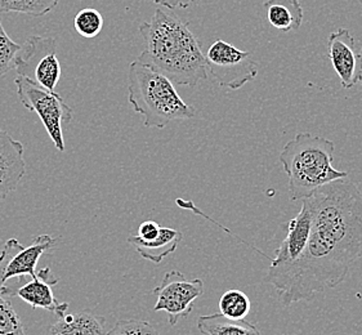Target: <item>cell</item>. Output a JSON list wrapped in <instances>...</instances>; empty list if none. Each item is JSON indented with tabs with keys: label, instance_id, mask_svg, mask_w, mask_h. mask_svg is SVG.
Segmentation results:
<instances>
[{
	"label": "cell",
	"instance_id": "cell-1",
	"mask_svg": "<svg viewBox=\"0 0 362 335\" xmlns=\"http://www.w3.org/2000/svg\"><path fill=\"white\" fill-rule=\"evenodd\" d=\"M311 203L310 236L297 261L267 271L284 306L310 302L341 284L362 257V191L346 178L326 183L307 197Z\"/></svg>",
	"mask_w": 362,
	"mask_h": 335
},
{
	"label": "cell",
	"instance_id": "cell-2",
	"mask_svg": "<svg viewBox=\"0 0 362 335\" xmlns=\"http://www.w3.org/2000/svg\"><path fill=\"white\" fill-rule=\"evenodd\" d=\"M139 33L146 49L139 61L167 76L173 84L194 88L208 78L206 59L189 22L173 11L156 8L151 21L144 22Z\"/></svg>",
	"mask_w": 362,
	"mask_h": 335
},
{
	"label": "cell",
	"instance_id": "cell-3",
	"mask_svg": "<svg viewBox=\"0 0 362 335\" xmlns=\"http://www.w3.org/2000/svg\"><path fill=\"white\" fill-rule=\"evenodd\" d=\"M334 142L311 133H298L279 155L289 178L291 200H305L326 183L347 178L333 167Z\"/></svg>",
	"mask_w": 362,
	"mask_h": 335
},
{
	"label": "cell",
	"instance_id": "cell-4",
	"mask_svg": "<svg viewBox=\"0 0 362 335\" xmlns=\"http://www.w3.org/2000/svg\"><path fill=\"white\" fill-rule=\"evenodd\" d=\"M128 102L144 117L146 128L163 129L174 120H189L196 114L167 76L139 61L129 65Z\"/></svg>",
	"mask_w": 362,
	"mask_h": 335
},
{
	"label": "cell",
	"instance_id": "cell-5",
	"mask_svg": "<svg viewBox=\"0 0 362 335\" xmlns=\"http://www.w3.org/2000/svg\"><path fill=\"white\" fill-rule=\"evenodd\" d=\"M17 95L25 109L37 114L58 151H65L64 125L70 124L74 111L57 92H49L26 78L16 76Z\"/></svg>",
	"mask_w": 362,
	"mask_h": 335
},
{
	"label": "cell",
	"instance_id": "cell-6",
	"mask_svg": "<svg viewBox=\"0 0 362 335\" xmlns=\"http://www.w3.org/2000/svg\"><path fill=\"white\" fill-rule=\"evenodd\" d=\"M18 76L26 78L39 87L56 92L61 79V64L57 56V42L52 37H31L22 44L16 57Z\"/></svg>",
	"mask_w": 362,
	"mask_h": 335
},
{
	"label": "cell",
	"instance_id": "cell-7",
	"mask_svg": "<svg viewBox=\"0 0 362 335\" xmlns=\"http://www.w3.org/2000/svg\"><path fill=\"white\" fill-rule=\"evenodd\" d=\"M208 73L222 88L238 90L253 81L258 75V64L252 53L241 51L235 45L217 40L205 54Z\"/></svg>",
	"mask_w": 362,
	"mask_h": 335
},
{
	"label": "cell",
	"instance_id": "cell-8",
	"mask_svg": "<svg viewBox=\"0 0 362 335\" xmlns=\"http://www.w3.org/2000/svg\"><path fill=\"white\" fill-rule=\"evenodd\" d=\"M153 294L158 298L153 311H165L169 324L174 327L192 312L194 302L203 295V280H187L180 271H170L153 289Z\"/></svg>",
	"mask_w": 362,
	"mask_h": 335
},
{
	"label": "cell",
	"instance_id": "cell-9",
	"mask_svg": "<svg viewBox=\"0 0 362 335\" xmlns=\"http://www.w3.org/2000/svg\"><path fill=\"white\" fill-rule=\"evenodd\" d=\"M57 244V239L49 235H39L34 237L28 248L17 239L6 241L0 252V294L12 278L37 277V266L40 257Z\"/></svg>",
	"mask_w": 362,
	"mask_h": 335
},
{
	"label": "cell",
	"instance_id": "cell-10",
	"mask_svg": "<svg viewBox=\"0 0 362 335\" xmlns=\"http://www.w3.org/2000/svg\"><path fill=\"white\" fill-rule=\"evenodd\" d=\"M59 281L53 275L51 267H44L37 272V277L23 276L17 278L13 284H6L1 297L13 298L18 297L33 308H43L62 319L69 310L67 302H58L52 286Z\"/></svg>",
	"mask_w": 362,
	"mask_h": 335
},
{
	"label": "cell",
	"instance_id": "cell-11",
	"mask_svg": "<svg viewBox=\"0 0 362 335\" xmlns=\"http://www.w3.org/2000/svg\"><path fill=\"white\" fill-rule=\"evenodd\" d=\"M327 53L335 73L344 89L355 87L362 74L361 51L356 49V42L349 30L339 29L327 39Z\"/></svg>",
	"mask_w": 362,
	"mask_h": 335
},
{
	"label": "cell",
	"instance_id": "cell-12",
	"mask_svg": "<svg viewBox=\"0 0 362 335\" xmlns=\"http://www.w3.org/2000/svg\"><path fill=\"white\" fill-rule=\"evenodd\" d=\"M312 217L313 211L311 203L308 201V199H305L302 203V209L298 213L297 217L289 221L284 226L286 230V236L281 241L279 249L276 250L275 258L269 259L271 264L268 267V271L283 270L291 263L296 262L300 257L310 236Z\"/></svg>",
	"mask_w": 362,
	"mask_h": 335
},
{
	"label": "cell",
	"instance_id": "cell-13",
	"mask_svg": "<svg viewBox=\"0 0 362 335\" xmlns=\"http://www.w3.org/2000/svg\"><path fill=\"white\" fill-rule=\"evenodd\" d=\"M25 147L0 128V200L17 189L26 175Z\"/></svg>",
	"mask_w": 362,
	"mask_h": 335
},
{
	"label": "cell",
	"instance_id": "cell-14",
	"mask_svg": "<svg viewBox=\"0 0 362 335\" xmlns=\"http://www.w3.org/2000/svg\"><path fill=\"white\" fill-rule=\"evenodd\" d=\"M183 239V235L173 228L161 227L160 233L156 239L151 241L141 240L138 236L128 237V242L136 249L138 254L146 261L159 264L168 255L174 253L180 242Z\"/></svg>",
	"mask_w": 362,
	"mask_h": 335
},
{
	"label": "cell",
	"instance_id": "cell-15",
	"mask_svg": "<svg viewBox=\"0 0 362 335\" xmlns=\"http://www.w3.org/2000/svg\"><path fill=\"white\" fill-rule=\"evenodd\" d=\"M45 335H106V319L89 311L65 315L47 329Z\"/></svg>",
	"mask_w": 362,
	"mask_h": 335
},
{
	"label": "cell",
	"instance_id": "cell-16",
	"mask_svg": "<svg viewBox=\"0 0 362 335\" xmlns=\"http://www.w3.org/2000/svg\"><path fill=\"white\" fill-rule=\"evenodd\" d=\"M263 8L272 28L283 33L300 29L303 22V8L299 0H264Z\"/></svg>",
	"mask_w": 362,
	"mask_h": 335
},
{
	"label": "cell",
	"instance_id": "cell-17",
	"mask_svg": "<svg viewBox=\"0 0 362 335\" xmlns=\"http://www.w3.org/2000/svg\"><path fill=\"white\" fill-rule=\"evenodd\" d=\"M197 329L204 335H262L259 329L245 320H232L222 314L200 316Z\"/></svg>",
	"mask_w": 362,
	"mask_h": 335
},
{
	"label": "cell",
	"instance_id": "cell-18",
	"mask_svg": "<svg viewBox=\"0 0 362 335\" xmlns=\"http://www.w3.org/2000/svg\"><path fill=\"white\" fill-rule=\"evenodd\" d=\"M61 0H0V13H23V15H48L57 7Z\"/></svg>",
	"mask_w": 362,
	"mask_h": 335
},
{
	"label": "cell",
	"instance_id": "cell-19",
	"mask_svg": "<svg viewBox=\"0 0 362 335\" xmlns=\"http://www.w3.org/2000/svg\"><path fill=\"white\" fill-rule=\"evenodd\" d=\"M250 299L247 294L238 289H231L219 299L221 314L232 320H244L250 312Z\"/></svg>",
	"mask_w": 362,
	"mask_h": 335
},
{
	"label": "cell",
	"instance_id": "cell-20",
	"mask_svg": "<svg viewBox=\"0 0 362 335\" xmlns=\"http://www.w3.org/2000/svg\"><path fill=\"white\" fill-rule=\"evenodd\" d=\"M74 28L83 37H95L103 29V17L95 8H84L74 20Z\"/></svg>",
	"mask_w": 362,
	"mask_h": 335
},
{
	"label": "cell",
	"instance_id": "cell-21",
	"mask_svg": "<svg viewBox=\"0 0 362 335\" xmlns=\"http://www.w3.org/2000/svg\"><path fill=\"white\" fill-rule=\"evenodd\" d=\"M0 335H28L13 306L0 295Z\"/></svg>",
	"mask_w": 362,
	"mask_h": 335
},
{
	"label": "cell",
	"instance_id": "cell-22",
	"mask_svg": "<svg viewBox=\"0 0 362 335\" xmlns=\"http://www.w3.org/2000/svg\"><path fill=\"white\" fill-rule=\"evenodd\" d=\"M21 49V44H17L8 37L0 18V78L13 70L16 57Z\"/></svg>",
	"mask_w": 362,
	"mask_h": 335
},
{
	"label": "cell",
	"instance_id": "cell-23",
	"mask_svg": "<svg viewBox=\"0 0 362 335\" xmlns=\"http://www.w3.org/2000/svg\"><path fill=\"white\" fill-rule=\"evenodd\" d=\"M106 335H160V333L147 321L120 320Z\"/></svg>",
	"mask_w": 362,
	"mask_h": 335
},
{
	"label": "cell",
	"instance_id": "cell-24",
	"mask_svg": "<svg viewBox=\"0 0 362 335\" xmlns=\"http://www.w3.org/2000/svg\"><path fill=\"white\" fill-rule=\"evenodd\" d=\"M161 227L155 221H145L138 228V237L141 240L151 241L158 237Z\"/></svg>",
	"mask_w": 362,
	"mask_h": 335
},
{
	"label": "cell",
	"instance_id": "cell-25",
	"mask_svg": "<svg viewBox=\"0 0 362 335\" xmlns=\"http://www.w3.org/2000/svg\"><path fill=\"white\" fill-rule=\"evenodd\" d=\"M153 3L159 4L161 7L168 8V9H174V8H182L186 9L191 6H194L199 0H153Z\"/></svg>",
	"mask_w": 362,
	"mask_h": 335
},
{
	"label": "cell",
	"instance_id": "cell-26",
	"mask_svg": "<svg viewBox=\"0 0 362 335\" xmlns=\"http://www.w3.org/2000/svg\"><path fill=\"white\" fill-rule=\"evenodd\" d=\"M361 54H362V49H361ZM360 81H361V84H362V74H361V78H360Z\"/></svg>",
	"mask_w": 362,
	"mask_h": 335
},
{
	"label": "cell",
	"instance_id": "cell-27",
	"mask_svg": "<svg viewBox=\"0 0 362 335\" xmlns=\"http://www.w3.org/2000/svg\"><path fill=\"white\" fill-rule=\"evenodd\" d=\"M360 3H361V6H362V0H360Z\"/></svg>",
	"mask_w": 362,
	"mask_h": 335
}]
</instances>
